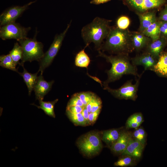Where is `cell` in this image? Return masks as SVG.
<instances>
[{
	"label": "cell",
	"instance_id": "1",
	"mask_svg": "<svg viewBox=\"0 0 167 167\" xmlns=\"http://www.w3.org/2000/svg\"><path fill=\"white\" fill-rule=\"evenodd\" d=\"M99 55L105 58L111 64V68L107 71L108 78L103 84L108 85L112 82L119 79L123 75H131L135 76H140L136 66H134L130 59L128 54H120L116 55H107L100 50Z\"/></svg>",
	"mask_w": 167,
	"mask_h": 167
},
{
	"label": "cell",
	"instance_id": "2",
	"mask_svg": "<svg viewBox=\"0 0 167 167\" xmlns=\"http://www.w3.org/2000/svg\"><path fill=\"white\" fill-rule=\"evenodd\" d=\"M131 32L128 29L122 30L116 26L111 27L101 50L116 54H129L134 51L131 44Z\"/></svg>",
	"mask_w": 167,
	"mask_h": 167
},
{
	"label": "cell",
	"instance_id": "3",
	"mask_svg": "<svg viewBox=\"0 0 167 167\" xmlns=\"http://www.w3.org/2000/svg\"><path fill=\"white\" fill-rule=\"evenodd\" d=\"M112 20L98 17L81 30L82 38L87 44L93 43L96 48L100 50L105 39L107 38L110 30V24Z\"/></svg>",
	"mask_w": 167,
	"mask_h": 167
},
{
	"label": "cell",
	"instance_id": "4",
	"mask_svg": "<svg viewBox=\"0 0 167 167\" xmlns=\"http://www.w3.org/2000/svg\"><path fill=\"white\" fill-rule=\"evenodd\" d=\"M22 47L23 57L20 65L24 66L27 61L31 62L36 60L40 62L44 56L43 45L42 43L38 41L34 37L33 38H26L18 41Z\"/></svg>",
	"mask_w": 167,
	"mask_h": 167
},
{
	"label": "cell",
	"instance_id": "5",
	"mask_svg": "<svg viewBox=\"0 0 167 167\" xmlns=\"http://www.w3.org/2000/svg\"><path fill=\"white\" fill-rule=\"evenodd\" d=\"M101 140L98 132L92 131L81 136L77 144L82 152L86 156H91L98 154L102 149Z\"/></svg>",
	"mask_w": 167,
	"mask_h": 167
},
{
	"label": "cell",
	"instance_id": "6",
	"mask_svg": "<svg viewBox=\"0 0 167 167\" xmlns=\"http://www.w3.org/2000/svg\"><path fill=\"white\" fill-rule=\"evenodd\" d=\"M136 15L161 10L167 4V0H119Z\"/></svg>",
	"mask_w": 167,
	"mask_h": 167
},
{
	"label": "cell",
	"instance_id": "7",
	"mask_svg": "<svg viewBox=\"0 0 167 167\" xmlns=\"http://www.w3.org/2000/svg\"><path fill=\"white\" fill-rule=\"evenodd\" d=\"M71 21L67 24L65 29L61 33L56 35L48 51L40 61V67L38 72L42 74L44 70L52 63L58 53L63 40L71 26Z\"/></svg>",
	"mask_w": 167,
	"mask_h": 167
},
{
	"label": "cell",
	"instance_id": "8",
	"mask_svg": "<svg viewBox=\"0 0 167 167\" xmlns=\"http://www.w3.org/2000/svg\"><path fill=\"white\" fill-rule=\"evenodd\" d=\"M141 76L139 77L135 84H132V80H128L120 88L117 89H112L109 87L108 85L103 84V85L104 89L116 97L120 99L135 101L138 96L137 92Z\"/></svg>",
	"mask_w": 167,
	"mask_h": 167
},
{
	"label": "cell",
	"instance_id": "9",
	"mask_svg": "<svg viewBox=\"0 0 167 167\" xmlns=\"http://www.w3.org/2000/svg\"><path fill=\"white\" fill-rule=\"evenodd\" d=\"M30 27L25 28L15 22L0 26V37L3 40L15 39L18 41L27 38Z\"/></svg>",
	"mask_w": 167,
	"mask_h": 167
},
{
	"label": "cell",
	"instance_id": "10",
	"mask_svg": "<svg viewBox=\"0 0 167 167\" xmlns=\"http://www.w3.org/2000/svg\"><path fill=\"white\" fill-rule=\"evenodd\" d=\"M35 2L36 1H32L23 6H14L6 9L0 15V26L15 22L29 6Z\"/></svg>",
	"mask_w": 167,
	"mask_h": 167
},
{
	"label": "cell",
	"instance_id": "11",
	"mask_svg": "<svg viewBox=\"0 0 167 167\" xmlns=\"http://www.w3.org/2000/svg\"><path fill=\"white\" fill-rule=\"evenodd\" d=\"M131 60L132 63L135 66H141L144 67L145 71H152L157 59L149 53L144 51L132 58Z\"/></svg>",
	"mask_w": 167,
	"mask_h": 167
},
{
	"label": "cell",
	"instance_id": "12",
	"mask_svg": "<svg viewBox=\"0 0 167 167\" xmlns=\"http://www.w3.org/2000/svg\"><path fill=\"white\" fill-rule=\"evenodd\" d=\"M54 81L47 82L45 80L41 74L38 77L34 86V91L36 100H43L45 96L50 90Z\"/></svg>",
	"mask_w": 167,
	"mask_h": 167
},
{
	"label": "cell",
	"instance_id": "13",
	"mask_svg": "<svg viewBox=\"0 0 167 167\" xmlns=\"http://www.w3.org/2000/svg\"><path fill=\"white\" fill-rule=\"evenodd\" d=\"M131 44L134 51L139 52L145 49L151 39L139 32H131Z\"/></svg>",
	"mask_w": 167,
	"mask_h": 167
},
{
	"label": "cell",
	"instance_id": "14",
	"mask_svg": "<svg viewBox=\"0 0 167 167\" xmlns=\"http://www.w3.org/2000/svg\"><path fill=\"white\" fill-rule=\"evenodd\" d=\"M167 45V39L160 37L158 39L150 42L145 49L144 51L149 53L158 59Z\"/></svg>",
	"mask_w": 167,
	"mask_h": 167
},
{
	"label": "cell",
	"instance_id": "15",
	"mask_svg": "<svg viewBox=\"0 0 167 167\" xmlns=\"http://www.w3.org/2000/svg\"><path fill=\"white\" fill-rule=\"evenodd\" d=\"M144 147L141 143L132 137L127 147L121 154L129 156L138 159L142 156Z\"/></svg>",
	"mask_w": 167,
	"mask_h": 167
},
{
	"label": "cell",
	"instance_id": "16",
	"mask_svg": "<svg viewBox=\"0 0 167 167\" xmlns=\"http://www.w3.org/2000/svg\"><path fill=\"white\" fill-rule=\"evenodd\" d=\"M132 134L128 131L120 132L119 136L117 141L111 146V149L117 153H122L127 147Z\"/></svg>",
	"mask_w": 167,
	"mask_h": 167
},
{
	"label": "cell",
	"instance_id": "17",
	"mask_svg": "<svg viewBox=\"0 0 167 167\" xmlns=\"http://www.w3.org/2000/svg\"><path fill=\"white\" fill-rule=\"evenodd\" d=\"M156 11H153L137 14L140 22L138 32H143L158 20L156 16Z\"/></svg>",
	"mask_w": 167,
	"mask_h": 167
},
{
	"label": "cell",
	"instance_id": "18",
	"mask_svg": "<svg viewBox=\"0 0 167 167\" xmlns=\"http://www.w3.org/2000/svg\"><path fill=\"white\" fill-rule=\"evenodd\" d=\"M152 71L158 76L167 78V52L161 53Z\"/></svg>",
	"mask_w": 167,
	"mask_h": 167
},
{
	"label": "cell",
	"instance_id": "19",
	"mask_svg": "<svg viewBox=\"0 0 167 167\" xmlns=\"http://www.w3.org/2000/svg\"><path fill=\"white\" fill-rule=\"evenodd\" d=\"M23 71L22 73L19 72L18 73L23 78V79L25 83L28 90V94L30 95L34 86L36 83L38 76L37 74L38 72L32 74L28 72L24 68V66Z\"/></svg>",
	"mask_w": 167,
	"mask_h": 167
},
{
	"label": "cell",
	"instance_id": "20",
	"mask_svg": "<svg viewBox=\"0 0 167 167\" xmlns=\"http://www.w3.org/2000/svg\"><path fill=\"white\" fill-rule=\"evenodd\" d=\"M160 21L157 20L141 33L152 41L156 40L160 37Z\"/></svg>",
	"mask_w": 167,
	"mask_h": 167
},
{
	"label": "cell",
	"instance_id": "21",
	"mask_svg": "<svg viewBox=\"0 0 167 167\" xmlns=\"http://www.w3.org/2000/svg\"><path fill=\"white\" fill-rule=\"evenodd\" d=\"M89 45L88 44H86L84 48L76 55L75 62L76 66L80 67L87 68L89 66L90 62V59L84 51L85 48Z\"/></svg>",
	"mask_w": 167,
	"mask_h": 167
},
{
	"label": "cell",
	"instance_id": "22",
	"mask_svg": "<svg viewBox=\"0 0 167 167\" xmlns=\"http://www.w3.org/2000/svg\"><path fill=\"white\" fill-rule=\"evenodd\" d=\"M120 132L118 130L112 129L104 131L102 134L101 139L107 144L111 146L118 139Z\"/></svg>",
	"mask_w": 167,
	"mask_h": 167
},
{
	"label": "cell",
	"instance_id": "23",
	"mask_svg": "<svg viewBox=\"0 0 167 167\" xmlns=\"http://www.w3.org/2000/svg\"><path fill=\"white\" fill-rule=\"evenodd\" d=\"M58 101V99L51 101H44L41 100L39 101V106H37L34 104L32 105L36 106L39 109L43 110L46 115L55 118V115L54 110V105Z\"/></svg>",
	"mask_w": 167,
	"mask_h": 167
},
{
	"label": "cell",
	"instance_id": "24",
	"mask_svg": "<svg viewBox=\"0 0 167 167\" xmlns=\"http://www.w3.org/2000/svg\"><path fill=\"white\" fill-rule=\"evenodd\" d=\"M0 66L5 68L19 72L16 67V65L12 60L10 54L2 55L0 56Z\"/></svg>",
	"mask_w": 167,
	"mask_h": 167
},
{
	"label": "cell",
	"instance_id": "25",
	"mask_svg": "<svg viewBox=\"0 0 167 167\" xmlns=\"http://www.w3.org/2000/svg\"><path fill=\"white\" fill-rule=\"evenodd\" d=\"M23 53L22 47L18 42L15 43L13 49L10 52L9 54L16 65L18 64L19 65V61L22 59Z\"/></svg>",
	"mask_w": 167,
	"mask_h": 167
},
{
	"label": "cell",
	"instance_id": "26",
	"mask_svg": "<svg viewBox=\"0 0 167 167\" xmlns=\"http://www.w3.org/2000/svg\"><path fill=\"white\" fill-rule=\"evenodd\" d=\"M66 113L69 119L74 124L82 126L88 125L81 113H73L66 112Z\"/></svg>",
	"mask_w": 167,
	"mask_h": 167
},
{
	"label": "cell",
	"instance_id": "27",
	"mask_svg": "<svg viewBox=\"0 0 167 167\" xmlns=\"http://www.w3.org/2000/svg\"><path fill=\"white\" fill-rule=\"evenodd\" d=\"M132 134V137L134 139L140 142L145 146L146 142L147 134L143 127L139 126L135 129Z\"/></svg>",
	"mask_w": 167,
	"mask_h": 167
},
{
	"label": "cell",
	"instance_id": "28",
	"mask_svg": "<svg viewBox=\"0 0 167 167\" xmlns=\"http://www.w3.org/2000/svg\"><path fill=\"white\" fill-rule=\"evenodd\" d=\"M120 158L114 163V165L119 167H127L134 165L135 163V159L128 155Z\"/></svg>",
	"mask_w": 167,
	"mask_h": 167
},
{
	"label": "cell",
	"instance_id": "29",
	"mask_svg": "<svg viewBox=\"0 0 167 167\" xmlns=\"http://www.w3.org/2000/svg\"><path fill=\"white\" fill-rule=\"evenodd\" d=\"M130 23L129 18L126 16L122 15L119 17L117 19L116 26L120 29L126 30L128 29Z\"/></svg>",
	"mask_w": 167,
	"mask_h": 167
},
{
	"label": "cell",
	"instance_id": "30",
	"mask_svg": "<svg viewBox=\"0 0 167 167\" xmlns=\"http://www.w3.org/2000/svg\"><path fill=\"white\" fill-rule=\"evenodd\" d=\"M75 94L79 97L84 106L89 102L94 94L90 92H81Z\"/></svg>",
	"mask_w": 167,
	"mask_h": 167
},
{
	"label": "cell",
	"instance_id": "31",
	"mask_svg": "<svg viewBox=\"0 0 167 167\" xmlns=\"http://www.w3.org/2000/svg\"><path fill=\"white\" fill-rule=\"evenodd\" d=\"M143 117L141 113H136L131 115L129 117L126 122H131L141 124L143 122Z\"/></svg>",
	"mask_w": 167,
	"mask_h": 167
},
{
	"label": "cell",
	"instance_id": "32",
	"mask_svg": "<svg viewBox=\"0 0 167 167\" xmlns=\"http://www.w3.org/2000/svg\"><path fill=\"white\" fill-rule=\"evenodd\" d=\"M75 106H84L79 97L75 94L68 101L66 107Z\"/></svg>",
	"mask_w": 167,
	"mask_h": 167
},
{
	"label": "cell",
	"instance_id": "33",
	"mask_svg": "<svg viewBox=\"0 0 167 167\" xmlns=\"http://www.w3.org/2000/svg\"><path fill=\"white\" fill-rule=\"evenodd\" d=\"M160 37L167 39V21H160Z\"/></svg>",
	"mask_w": 167,
	"mask_h": 167
},
{
	"label": "cell",
	"instance_id": "34",
	"mask_svg": "<svg viewBox=\"0 0 167 167\" xmlns=\"http://www.w3.org/2000/svg\"><path fill=\"white\" fill-rule=\"evenodd\" d=\"M101 101L100 98L97 96H96L92 107L91 112L93 113L95 112L98 109H101Z\"/></svg>",
	"mask_w": 167,
	"mask_h": 167
},
{
	"label": "cell",
	"instance_id": "35",
	"mask_svg": "<svg viewBox=\"0 0 167 167\" xmlns=\"http://www.w3.org/2000/svg\"><path fill=\"white\" fill-rule=\"evenodd\" d=\"M157 19L159 21H167V4L161 10Z\"/></svg>",
	"mask_w": 167,
	"mask_h": 167
},
{
	"label": "cell",
	"instance_id": "36",
	"mask_svg": "<svg viewBox=\"0 0 167 167\" xmlns=\"http://www.w3.org/2000/svg\"><path fill=\"white\" fill-rule=\"evenodd\" d=\"M101 109H98L95 112L89 113L88 120L90 124H93L95 122L100 112Z\"/></svg>",
	"mask_w": 167,
	"mask_h": 167
},
{
	"label": "cell",
	"instance_id": "37",
	"mask_svg": "<svg viewBox=\"0 0 167 167\" xmlns=\"http://www.w3.org/2000/svg\"><path fill=\"white\" fill-rule=\"evenodd\" d=\"M84 107L75 106L66 107V111L73 113H81Z\"/></svg>",
	"mask_w": 167,
	"mask_h": 167
},
{
	"label": "cell",
	"instance_id": "38",
	"mask_svg": "<svg viewBox=\"0 0 167 167\" xmlns=\"http://www.w3.org/2000/svg\"><path fill=\"white\" fill-rule=\"evenodd\" d=\"M81 113L86 120L88 125H90V124L88 120V115L89 113L87 109L86 106H84V108Z\"/></svg>",
	"mask_w": 167,
	"mask_h": 167
},
{
	"label": "cell",
	"instance_id": "39",
	"mask_svg": "<svg viewBox=\"0 0 167 167\" xmlns=\"http://www.w3.org/2000/svg\"><path fill=\"white\" fill-rule=\"evenodd\" d=\"M96 96L94 94L91 101L85 106L89 113L91 112L92 107L95 101Z\"/></svg>",
	"mask_w": 167,
	"mask_h": 167
},
{
	"label": "cell",
	"instance_id": "40",
	"mask_svg": "<svg viewBox=\"0 0 167 167\" xmlns=\"http://www.w3.org/2000/svg\"><path fill=\"white\" fill-rule=\"evenodd\" d=\"M111 0H92L90 3L91 4L99 5L105 3L110 1Z\"/></svg>",
	"mask_w": 167,
	"mask_h": 167
}]
</instances>
